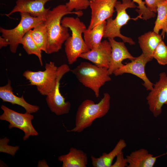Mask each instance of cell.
Here are the masks:
<instances>
[{
    "label": "cell",
    "instance_id": "obj_1",
    "mask_svg": "<svg viewBox=\"0 0 167 167\" xmlns=\"http://www.w3.org/2000/svg\"><path fill=\"white\" fill-rule=\"evenodd\" d=\"M68 14H75L78 17L83 15L81 11L70 12L65 5H60L48 11L43 22L46 27L48 40L45 53L49 54L58 52L62 44L70 36L68 28L62 25L63 17Z\"/></svg>",
    "mask_w": 167,
    "mask_h": 167
},
{
    "label": "cell",
    "instance_id": "obj_2",
    "mask_svg": "<svg viewBox=\"0 0 167 167\" xmlns=\"http://www.w3.org/2000/svg\"><path fill=\"white\" fill-rule=\"evenodd\" d=\"M110 99L109 94L106 92L97 103L90 99L83 101L79 106L76 113L75 126L68 131L82 132L91 126L95 119L105 116L110 109Z\"/></svg>",
    "mask_w": 167,
    "mask_h": 167
},
{
    "label": "cell",
    "instance_id": "obj_3",
    "mask_svg": "<svg viewBox=\"0 0 167 167\" xmlns=\"http://www.w3.org/2000/svg\"><path fill=\"white\" fill-rule=\"evenodd\" d=\"M62 25L70 28L72 32L64 43L65 50L69 64L76 61L80 55L90 50L86 44L82 34L86 27L78 17H65L61 21Z\"/></svg>",
    "mask_w": 167,
    "mask_h": 167
},
{
    "label": "cell",
    "instance_id": "obj_4",
    "mask_svg": "<svg viewBox=\"0 0 167 167\" xmlns=\"http://www.w3.org/2000/svg\"><path fill=\"white\" fill-rule=\"evenodd\" d=\"M108 69L84 62H81L71 71L80 83L91 89L96 97L98 98L101 87L111 80L108 74Z\"/></svg>",
    "mask_w": 167,
    "mask_h": 167
},
{
    "label": "cell",
    "instance_id": "obj_5",
    "mask_svg": "<svg viewBox=\"0 0 167 167\" xmlns=\"http://www.w3.org/2000/svg\"><path fill=\"white\" fill-rule=\"evenodd\" d=\"M137 6L135 2L131 0H122V2L117 1L115 6L117 15L114 19L112 17L107 19L105 27L103 37L108 38H114L119 37L124 42L130 45H135V42L130 37L122 35L120 32V29L123 25L126 24L129 20H136L139 19L138 16L135 18H131L126 12L128 8H135Z\"/></svg>",
    "mask_w": 167,
    "mask_h": 167
},
{
    "label": "cell",
    "instance_id": "obj_6",
    "mask_svg": "<svg viewBox=\"0 0 167 167\" xmlns=\"http://www.w3.org/2000/svg\"><path fill=\"white\" fill-rule=\"evenodd\" d=\"M21 19L19 23L15 28L7 29L0 28L2 36L10 42V49L12 53L16 52L20 41L26 33L36 25L43 22L45 16L34 17L28 13H20Z\"/></svg>",
    "mask_w": 167,
    "mask_h": 167
},
{
    "label": "cell",
    "instance_id": "obj_7",
    "mask_svg": "<svg viewBox=\"0 0 167 167\" xmlns=\"http://www.w3.org/2000/svg\"><path fill=\"white\" fill-rule=\"evenodd\" d=\"M58 67L53 62L46 63L44 71H25L23 76L30 84L36 86L37 91L42 95L46 96L54 88L57 76Z\"/></svg>",
    "mask_w": 167,
    "mask_h": 167
},
{
    "label": "cell",
    "instance_id": "obj_8",
    "mask_svg": "<svg viewBox=\"0 0 167 167\" xmlns=\"http://www.w3.org/2000/svg\"><path fill=\"white\" fill-rule=\"evenodd\" d=\"M1 108L3 113L0 116V120L8 122L10 129L16 128L22 130L24 133L23 137L24 141L30 136L38 135L32 124V120L34 118L33 115L26 112L24 113H18L3 105H1Z\"/></svg>",
    "mask_w": 167,
    "mask_h": 167
},
{
    "label": "cell",
    "instance_id": "obj_9",
    "mask_svg": "<svg viewBox=\"0 0 167 167\" xmlns=\"http://www.w3.org/2000/svg\"><path fill=\"white\" fill-rule=\"evenodd\" d=\"M71 70L69 66L63 64L58 67L57 76L55 86L53 90L46 96V101L50 110L57 115L68 113L70 110L71 104L60 92V81L63 75Z\"/></svg>",
    "mask_w": 167,
    "mask_h": 167
},
{
    "label": "cell",
    "instance_id": "obj_10",
    "mask_svg": "<svg viewBox=\"0 0 167 167\" xmlns=\"http://www.w3.org/2000/svg\"><path fill=\"white\" fill-rule=\"evenodd\" d=\"M146 97L150 111L156 118L161 113L162 107L167 101V75L160 73L158 81L154 85Z\"/></svg>",
    "mask_w": 167,
    "mask_h": 167
},
{
    "label": "cell",
    "instance_id": "obj_11",
    "mask_svg": "<svg viewBox=\"0 0 167 167\" xmlns=\"http://www.w3.org/2000/svg\"><path fill=\"white\" fill-rule=\"evenodd\" d=\"M153 59L142 53L139 56L135 57L131 60V62L123 64L115 71L113 74L116 76L125 73L135 75L143 81V85L147 90L151 91L154 84L147 77L145 71V67L146 64Z\"/></svg>",
    "mask_w": 167,
    "mask_h": 167
},
{
    "label": "cell",
    "instance_id": "obj_12",
    "mask_svg": "<svg viewBox=\"0 0 167 167\" xmlns=\"http://www.w3.org/2000/svg\"><path fill=\"white\" fill-rule=\"evenodd\" d=\"M117 0H94L90 1L89 6L91 15L88 28L92 29L111 17L115 11Z\"/></svg>",
    "mask_w": 167,
    "mask_h": 167
},
{
    "label": "cell",
    "instance_id": "obj_13",
    "mask_svg": "<svg viewBox=\"0 0 167 167\" xmlns=\"http://www.w3.org/2000/svg\"><path fill=\"white\" fill-rule=\"evenodd\" d=\"M111 53V47L109 41L105 40L97 47L82 54L79 58L89 60L101 68H108Z\"/></svg>",
    "mask_w": 167,
    "mask_h": 167
},
{
    "label": "cell",
    "instance_id": "obj_14",
    "mask_svg": "<svg viewBox=\"0 0 167 167\" xmlns=\"http://www.w3.org/2000/svg\"><path fill=\"white\" fill-rule=\"evenodd\" d=\"M111 47V53L108 74L110 75L123 64L122 62L125 59L131 61L135 57L133 56L128 51L124 42H118L114 38H108Z\"/></svg>",
    "mask_w": 167,
    "mask_h": 167
},
{
    "label": "cell",
    "instance_id": "obj_15",
    "mask_svg": "<svg viewBox=\"0 0 167 167\" xmlns=\"http://www.w3.org/2000/svg\"><path fill=\"white\" fill-rule=\"evenodd\" d=\"M52 0H17L16 5L10 13L5 15L9 16L16 12H25L34 17L45 16L49 8H45V4Z\"/></svg>",
    "mask_w": 167,
    "mask_h": 167
},
{
    "label": "cell",
    "instance_id": "obj_16",
    "mask_svg": "<svg viewBox=\"0 0 167 167\" xmlns=\"http://www.w3.org/2000/svg\"><path fill=\"white\" fill-rule=\"evenodd\" d=\"M0 98L3 102H8L22 107L25 109L26 112L28 113H36L40 109L38 106L28 103L23 96L19 97L15 95L13 91L11 81L9 79H8L6 84L0 87Z\"/></svg>",
    "mask_w": 167,
    "mask_h": 167
},
{
    "label": "cell",
    "instance_id": "obj_17",
    "mask_svg": "<svg viewBox=\"0 0 167 167\" xmlns=\"http://www.w3.org/2000/svg\"><path fill=\"white\" fill-rule=\"evenodd\" d=\"M166 154L156 156L149 153L144 148H140L132 152L126 158L128 162L127 167H153L157 159Z\"/></svg>",
    "mask_w": 167,
    "mask_h": 167
},
{
    "label": "cell",
    "instance_id": "obj_18",
    "mask_svg": "<svg viewBox=\"0 0 167 167\" xmlns=\"http://www.w3.org/2000/svg\"><path fill=\"white\" fill-rule=\"evenodd\" d=\"M59 161L62 167H86L88 163L87 155L83 151L71 147L67 154L60 156Z\"/></svg>",
    "mask_w": 167,
    "mask_h": 167
},
{
    "label": "cell",
    "instance_id": "obj_19",
    "mask_svg": "<svg viewBox=\"0 0 167 167\" xmlns=\"http://www.w3.org/2000/svg\"><path fill=\"white\" fill-rule=\"evenodd\" d=\"M126 146L125 140L120 139L113 149L108 153H103L99 157L91 156L92 163L94 167H111L113 159Z\"/></svg>",
    "mask_w": 167,
    "mask_h": 167
},
{
    "label": "cell",
    "instance_id": "obj_20",
    "mask_svg": "<svg viewBox=\"0 0 167 167\" xmlns=\"http://www.w3.org/2000/svg\"><path fill=\"white\" fill-rule=\"evenodd\" d=\"M161 35L153 31H149L138 37V42L145 55L152 58L153 53L159 44L162 41Z\"/></svg>",
    "mask_w": 167,
    "mask_h": 167
},
{
    "label": "cell",
    "instance_id": "obj_21",
    "mask_svg": "<svg viewBox=\"0 0 167 167\" xmlns=\"http://www.w3.org/2000/svg\"><path fill=\"white\" fill-rule=\"evenodd\" d=\"M106 21L99 24L92 29L87 28L84 33V40L88 48L90 50L98 47L103 37Z\"/></svg>",
    "mask_w": 167,
    "mask_h": 167
},
{
    "label": "cell",
    "instance_id": "obj_22",
    "mask_svg": "<svg viewBox=\"0 0 167 167\" xmlns=\"http://www.w3.org/2000/svg\"><path fill=\"white\" fill-rule=\"evenodd\" d=\"M31 30V36L37 46L41 51H46L48 36L46 27L43 22L40 23Z\"/></svg>",
    "mask_w": 167,
    "mask_h": 167
},
{
    "label": "cell",
    "instance_id": "obj_23",
    "mask_svg": "<svg viewBox=\"0 0 167 167\" xmlns=\"http://www.w3.org/2000/svg\"><path fill=\"white\" fill-rule=\"evenodd\" d=\"M157 16L153 31L159 34L162 30L161 35L164 38L167 32V0L159 3L157 6Z\"/></svg>",
    "mask_w": 167,
    "mask_h": 167
},
{
    "label": "cell",
    "instance_id": "obj_24",
    "mask_svg": "<svg viewBox=\"0 0 167 167\" xmlns=\"http://www.w3.org/2000/svg\"><path fill=\"white\" fill-rule=\"evenodd\" d=\"M32 29L29 30L21 39L20 44L22 45L23 47L28 54H34L38 58L41 65L42 66L41 51L37 46L33 40L31 36Z\"/></svg>",
    "mask_w": 167,
    "mask_h": 167
},
{
    "label": "cell",
    "instance_id": "obj_25",
    "mask_svg": "<svg viewBox=\"0 0 167 167\" xmlns=\"http://www.w3.org/2000/svg\"><path fill=\"white\" fill-rule=\"evenodd\" d=\"M152 57L159 64L162 65L167 64V46L163 41L159 44L155 49Z\"/></svg>",
    "mask_w": 167,
    "mask_h": 167
},
{
    "label": "cell",
    "instance_id": "obj_26",
    "mask_svg": "<svg viewBox=\"0 0 167 167\" xmlns=\"http://www.w3.org/2000/svg\"><path fill=\"white\" fill-rule=\"evenodd\" d=\"M134 2L138 4L137 8L138 9L136 10L139 13L140 19L143 20H147L152 18L155 17V13L150 11L145 5V2L142 0H132Z\"/></svg>",
    "mask_w": 167,
    "mask_h": 167
},
{
    "label": "cell",
    "instance_id": "obj_27",
    "mask_svg": "<svg viewBox=\"0 0 167 167\" xmlns=\"http://www.w3.org/2000/svg\"><path fill=\"white\" fill-rule=\"evenodd\" d=\"M89 0H69L65 5L68 10L72 12L75 9L76 11L85 10L89 6Z\"/></svg>",
    "mask_w": 167,
    "mask_h": 167
},
{
    "label": "cell",
    "instance_id": "obj_28",
    "mask_svg": "<svg viewBox=\"0 0 167 167\" xmlns=\"http://www.w3.org/2000/svg\"><path fill=\"white\" fill-rule=\"evenodd\" d=\"M9 139L6 137L0 139V152L6 153L14 156L19 150L18 146H13L8 145Z\"/></svg>",
    "mask_w": 167,
    "mask_h": 167
},
{
    "label": "cell",
    "instance_id": "obj_29",
    "mask_svg": "<svg viewBox=\"0 0 167 167\" xmlns=\"http://www.w3.org/2000/svg\"><path fill=\"white\" fill-rule=\"evenodd\" d=\"M116 157V161L113 164L111 167H127L128 164L127 160L126 157H124L122 151L119 153Z\"/></svg>",
    "mask_w": 167,
    "mask_h": 167
},
{
    "label": "cell",
    "instance_id": "obj_30",
    "mask_svg": "<svg viewBox=\"0 0 167 167\" xmlns=\"http://www.w3.org/2000/svg\"><path fill=\"white\" fill-rule=\"evenodd\" d=\"M167 0H145L146 6L150 11L157 12L158 5L160 3Z\"/></svg>",
    "mask_w": 167,
    "mask_h": 167
},
{
    "label": "cell",
    "instance_id": "obj_31",
    "mask_svg": "<svg viewBox=\"0 0 167 167\" xmlns=\"http://www.w3.org/2000/svg\"><path fill=\"white\" fill-rule=\"evenodd\" d=\"M10 42L7 39L0 36V48H2V47L7 46L8 45H9Z\"/></svg>",
    "mask_w": 167,
    "mask_h": 167
},
{
    "label": "cell",
    "instance_id": "obj_32",
    "mask_svg": "<svg viewBox=\"0 0 167 167\" xmlns=\"http://www.w3.org/2000/svg\"><path fill=\"white\" fill-rule=\"evenodd\" d=\"M166 149L167 150V144H166ZM166 153L167 154V152H166Z\"/></svg>",
    "mask_w": 167,
    "mask_h": 167
},
{
    "label": "cell",
    "instance_id": "obj_33",
    "mask_svg": "<svg viewBox=\"0 0 167 167\" xmlns=\"http://www.w3.org/2000/svg\"><path fill=\"white\" fill-rule=\"evenodd\" d=\"M165 104L167 105V101L166 102Z\"/></svg>",
    "mask_w": 167,
    "mask_h": 167
},
{
    "label": "cell",
    "instance_id": "obj_34",
    "mask_svg": "<svg viewBox=\"0 0 167 167\" xmlns=\"http://www.w3.org/2000/svg\"><path fill=\"white\" fill-rule=\"evenodd\" d=\"M90 1H93V0H89Z\"/></svg>",
    "mask_w": 167,
    "mask_h": 167
},
{
    "label": "cell",
    "instance_id": "obj_35",
    "mask_svg": "<svg viewBox=\"0 0 167 167\" xmlns=\"http://www.w3.org/2000/svg\"><path fill=\"white\" fill-rule=\"evenodd\" d=\"M166 36H167V32L166 33Z\"/></svg>",
    "mask_w": 167,
    "mask_h": 167
}]
</instances>
